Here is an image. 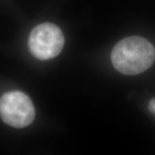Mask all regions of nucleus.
Here are the masks:
<instances>
[{
    "label": "nucleus",
    "instance_id": "7ed1b4c3",
    "mask_svg": "<svg viewBox=\"0 0 155 155\" xmlns=\"http://www.w3.org/2000/svg\"><path fill=\"white\" fill-rule=\"evenodd\" d=\"M35 111L30 97L15 91L4 94L0 98V116L5 124L20 129L34 121Z\"/></svg>",
    "mask_w": 155,
    "mask_h": 155
},
{
    "label": "nucleus",
    "instance_id": "20e7f679",
    "mask_svg": "<svg viewBox=\"0 0 155 155\" xmlns=\"http://www.w3.org/2000/svg\"><path fill=\"white\" fill-rule=\"evenodd\" d=\"M149 109L152 113L155 114V98L151 99L149 103Z\"/></svg>",
    "mask_w": 155,
    "mask_h": 155
},
{
    "label": "nucleus",
    "instance_id": "f257e3e1",
    "mask_svg": "<svg viewBox=\"0 0 155 155\" xmlns=\"http://www.w3.org/2000/svg\"><path fill=\"white\" fill-rule=\"evenodd\" d=\"M111 59L114 68L119 73L127 75H138L154 64L155 48L142 37H127L114 46Z\"/></svg>",
    "mask_w": 155,
    "mask_h": 155
},
{
    "label": "nucleus",
    "instance_id": "f03ea898",
    "mask_svg": "<svg viewBox=\"0 0 155 155\" xmlns=\"http://www.w3.org/2000/svg\"><path fill=\"white\" fill-rule=\"evenodd\" d=\"M65 38L59 27L45 22L36 26L29 38L30 53L37 59L47 61L55 58L63 50Z\"/></svg>",
    "mask_w": 155,
    "mask_h": 155
}]
</instances>
